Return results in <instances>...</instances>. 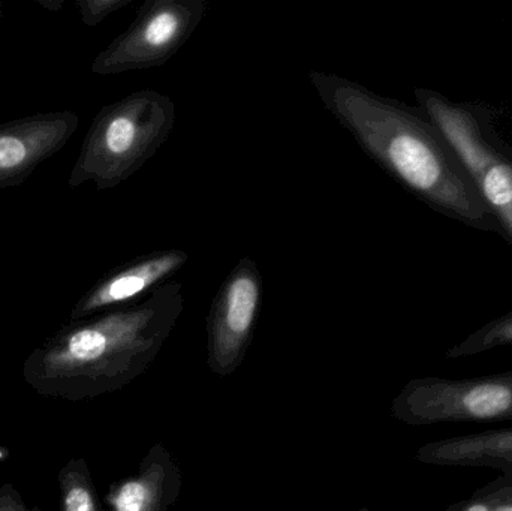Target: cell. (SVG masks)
Instances as JSON below:
<instances>
[{
  "label": "cell",
  "instance_id": "2e32d148",
  "mask_svg": "<svg viewBox=\"0 0 512 511\" xmlns=\"http://www.w3.org/2000/svg\"><path fill=\"white\" fill-rule=\"evenodd\" d=\"M0 511H29L21 501L20 495L6 485L5 488L0 489Z\"/></svg>",
  "mask_w": 512,
  "mask_h": 511
},
{
  "label": "cell",
  "instance_id": "277c9868",
  "mask_svg": "<svg viewBox=\"0 0 512 511\" xmlns=\"http://www.w3.org/2000/svg\"><path fill=\"white\" fill-rule=\"evenodd\" d=\"M391 416L408 426L512 420V372L414 378L394 398Z\"/></svg>",
  "mask_w": 512,
  "mask_h": 511
},
{
  "label": "cell",
  "instance_id": "3957f363",
  "mask_svg": "<svg viewBox=\"0 0 512 511\" xmlns=\"http://www.w3.org/2000/svg\"><path fill=\"white\" fill-rule=\"evenodd\" d=\"M176 125V105L164 93L137 90L105 105L93 117L68 185L117 188L164 146Z\"/></svg>",
  "mask_w": 512,
  "mask_h": 511
},
{
  "label": "cell",
  "instance_id": "7c38bea8",
  "mask_svg": "<svg viewBox=\"0 0 512 511\" xmlns=\"http://www.w3.org/2000/svg\"><path fill=\"white\" fill-rule=\"evenodd\" d=\"M62 511H104L84 459H72L59 474Z\"/></svg>",
  "mask_w": 512,
  "mask_h": 511
},
{
  "label": "cell",
  "instance_id": "9a60e30c",
  "mask_svg": "<svg viewBox=\"0 0 512 511\" xmlns=\"http://www.w3.org/2000/svg\"><path fill=\"white\" fill-rule=\"evenodd\" d=\"M134 0H77L81 20L87 27L99 26L105 18L131 5Z\"/></svg>",
  "mask_w": 512,
  "mask_h": 511
},
{
  "label": "cell",
  "instance_id": "ac0fdd59",
  "mask_svg": "<svg viewBox=\"0 0 512 511\" xmlns=\"http://www.w3.org/2000/svg\"><path fill=\"white\" fill-rule=\"evenodd\" d=\"M357 511H369V509H366V507H364V509H360V510H357Z\"/></svg>",
  "mask_w": 512,
  "mask_h": 511
},
{
  "label": "cell",
  "instance_id": "4fadbf2b",
  "mask_svg": "<svg viewBox=\"0 0 512 511\" xmlns=\"http://www.w3.org/2000/svg\"><path fill=\"white\" fill-rule=\"evenodd\" d=\"M512 347V312L469 335L465 341L451 347L445 357L462 359L477 356L495 348Z\"/></svg>",
  "mask_w": 512,
  "mask_h": 511
},
{
  "label": "cell",
  "instance_id": "30bf717a",
  "mask_svg": "<svg viewBox=\"0 0 512 511\" xmlns=\"http://www.w3.org/2000/svg\"><path fill=\"white\" fill-rule=\"evenodd\" d=\"M183 474L164 443L147 452L134 476L111 485V511H170L182 492Z\"/></svg>",
  "mask_w": 512,
  "mask_h": 511
},
{
  "label": "cell",
  "instance_id": "9c48e42d",
  "mask_svg": "<svg viewBox=\"0 0 512 511\" xmlns=\"http://www.w3.org/2000/svg\"><path fill=\"white\" fill-rule=\"evenodd\" d=\"M188 252L165 249L141 255L105 273L90 290L83 294L71 311V321H80L110 309L131 305L141 296L167 284L188 264Z\"/></svg>",
  "mask_w": 512,
  "mask_h": 511
},
{
  "label": "cell",
  "instance_id": "e0dca14e",
  "mask_svg": "<svg viewBox=\"0 0 512 511\" xmlns=\"http://www.w3.org/2000/svg\"><path fill=\"white\" fill-rule=\"evenodd\" d=\"M2 8H3V5H2V2H0V26H2V17H3Z\"/></svg>",
  "mask_w": 512,
  "mask_h": 511
},
{
  "label": "cell",
  "instance_id": "6da1fadb",
  "mask_svg": "<svg viewBox=\"0 0 512 511\" xmlns=\"http://www.w3.org/2000/svg\"><path fill=\"white\" fill-rule=\"evenodd\" d=\"M307 77L325 110L411 194L471 227L502 231L462 162L429 119L340 75L310 71Z\"/></svg>",
  "mask_w": 512,
  "mask_h": 511
},
{
  "label": "cell",
  "instance_id": "ba28073f",
  "mask_svg": "<svg viewBox=\"0 0 512 511\" xmlns=\"http://www.w3.org/2000/svg\"><path fill=\"white\" fill-rule=\"evenodd\" d=\"M78 125L80 117L69 110L0 122V189L23 185L68 144Z\"/></svg>",
  "mask_w": 512,
  "mask_h": 511
},
{
  "label": "cell",
  "instance_id": "8fae6325",
  "mask_svg": "<svg viewBox=\"0 0 512 511\" xmlns=\"http://www.w3.org/2000/svg\"><path fill=\"white\" fill-rule=\"evenodd\" d=\"M417 461L436 467H481L512 473V428L433 441L418 449Z\"/></svg>",
  "mask_w": 512,
  "mask_h": 511
},
{
  "label": "cell",
  "instance_id": "5bb4252c",
  "mask_svg": "<svg viewBox=\"0 0 512 511\" xmlns=\"http://www.w3.org/2000/svg\"><path fill=\"white\" fill-rule=\"evenodd\" d=\"M444 511H512V473H501L493 482Z\"/></svg>",
  "mask_w": 512,
  "mask_h": 511
},
{
  "label": "cell",
  "instance_id": "7a4b0ae2",
  "mask_svg": "<svg viewBox=\"0 0 512 511\" xmlns=\"http://www.w3.org/2000/svg\"><path fill=\"white\" fill-rule=\"evenodd\" d=\"M183 311L182 282L170 281L141 302L72 321L30 354L24 378L72 402L122 390L150 368Z\"/></svg>",
  "mask_w": 512,
  "mask_h": 511
},
{
  "label": "cell",
  "instance_id": "52a82bcc",
  "mask_svg": "<svg viewBox=\"0 0 512 511\" xmlns=\"http://www.w3.org/2000/svg\"><path fill=\"white\" fill-rule=\"evenodd\" d=\"M262 287L258 264L243 257L213 297L207 315V365L218 377L233 375L248 354L258 323Z\"/></svg>",
  "mask_w": 512,
  "mask_h": 511
},
{
  "label": "cell",
  "instance_id": "8992f818",
  "mask_svg": "<svg viewBox=\"0 0 512 511\" xmlns=\"http://www.w3.org/2000/svg\"><path fill=\"white\" fill-rule=\"evenodd\" d=\"M417 98L430 122L462 162L502 233L512 243L511 159L487 143L471 111L429 90L418 89Z\"/></svg>",
  "mask_w": 512,
  "mask_h": 511
},
{
  "label": "cell",
  "instance_id": "5b68a950",
  "mask_svg": "<svg viewBox=\"0 0 512 511\" xmlns=\"http://www.w3.org/2000/svg\"><path fill=\"white\" fill-rule=\"evenodd\" d=\"M209 11L207 0H147L125 32L93 59L92 72L117 75L165 65Z\"/></svg>",
  "mask_w": 512,
  "mask_h": 511
}]
</instances>
